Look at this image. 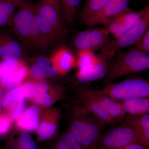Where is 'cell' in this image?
Wrapping results in <instances>:
<instances>
[{
  "label": "cell",
  "instance_id": "33",
  "mask_svg": "<svg viewBox=\"0 0 149 149\" xmlns=\"http://www.w3.org/2000/svg\"><path fill=\"white\" fill-rule=\"evenodd\" d=\"M10 117L5 115L0 116V134L5 135L8 133L11 126Z\"/></svg>",
  "mask_w": 149,
  "mask_h": 149
},
{
  "label": "cell",
  "instance_id": "13",
  "mask_svg": "<svg viewBox=\"0 0 149 149\" xmlns=\"http://www.w3.org/2000/svg\"><path fill=\"white\" fill-rule=\"evenodd\" d=\"M83 96L86 109L107 125L115 124L98 99L96 97L93 92V88L87 89Z\"/></svg>",
  "mask_w": 149,
  "mask_h": 149
},
{
  "label": "cell",
  "instance_id": "4",
  "mask_svg": "<svg viewBox=\"0 0 149 149\" xmlns=\"http://www.w3.org/2000/svg\"><path fill=\"white\" fill-rule=\"evenodd\" d=\"M106 125L86 109L84 117L72 122L71 132L84 149H95Z\"/></svg>",
  "mask_w": 149,
  "mask_h": 149
},
{
  "label": "cell",
  "instance_id": "9",
  "mask_svg": "<svg viewBox=\"0 0 149 149\" xmlns=\"http://www.w3.org/2000/svg\"><path fill=\"white\" fill-rule=\"evenodd\" d=\"M130 0H110L99 13L84 24L88 28L103 24L121 14L133 10L129 7Z\"/></svg>",
  "mask_w": 149,
  "mask_h": 149
},
{
  "label": "cell",
  "instance_id": "30",
  "mask_svg": "<svg viewBox=\"0 0 149 149\" xmlns=\"http://www.w3.org/2000/svg\"><path fill=\"white\" fill-rule=\"evenodd\" d=\"M26 107V103L24 102H12L8 108L9 116L11 119H16L21 115Z\"/></svg>",
  "mask_w": 149,
  "mask_h": 149
},
{
  "label": "cell",
  "instance_id": "2",
  "mask_svg": "<svg viewBox=\"0 0 149 149\" xmlns=\"http://www.w3.org/2000/svg\"><path fill=\"white\" fill-rule=\"evenodd\" d=\"M148 69L149 55L134 47L115 54L104 80L107 85L123 76Z\"/></svg>",
  "mask_w": 149,
  "mask_h": 149
},
{
  "label": "cell",
  "instance_id": "40",
  "mask_svg": "<svg viewBox=\"0 0 149 149\" xmlns=\"http://www.w3.org/2000/svg\"><path fill=\"white\" fill-rule=\"evenodd\" d=\"M1 102H0V113L1 112Z\"/></svg>",
  "mask_w": 149,
  "mask_h": 149
},
{
  "label": "cell",
  "instance_id": "16",
  "mask_svg": "<svg viewBox=\"0 0 149 149\" xmlns=\"http://www.w3.org/2000/svg\"><path fill=\"white\" fill-rule=\"evenodd\" d=\"M122 103L126 115L149 114V97L129 99Z\"/></svg>",
  "mask_w": 149,
  "mask_h": 149
},
{
  "label": "cell",
  "instance_id": "7",
  "mask_svg": "<svg viewBox=\"0 0 149 149\" xmlns=\"http://www.w3.org/2000/svg\"><path fill=\"white\" fill-rule=\"evenodd\" d=\"M145 145L143 141L131 127L124 123L102 133L97 148L104 149H119L130 144Z\"/></svg>",
  "mask_w": 149,
  "mask_h": 149
},
{
  "label": "cell",
  "instance_id": "5",
  "mask_svg": "<svg viewBox=\"0 0 149 149\" xmlns=\"http://www.w3.org/2000/svg\"><path fill=\"white\" fill-rule=\"evenodd\" d=\"M101 90L121 101L149 97V81L140 78H129L118 83L107 84Z\"/></svg>",
  "mask_w": 149,
  "mask_h": 149
},
{
  "label": "cell",
  "instance_id": "26",
  "mask_svg": "<svg viewBox=\"0 0 149 149\" xmlns=\"http://www.w3.org/2000/svg\"><path fill=\"white\" fill-rule=\"evenodd\" d=\"M58 73L54 66H52L48 69L43 68L37 65H33L30 70V74L34 79L41 80L45 77L56 76Z\"/></svg>",
  "mask_w": 149,
  "mask_h": 149
},
{
  "label": "cell",
  "instance_id": "3",
  "mask_svg": "<svg viewBox=\"0 0 149 149\" xmlns=\"http://www.w3.org/2000/svg\"><path fill=\"white\" fill-rule=\"evenodd\" d=\"M35 6L36 19L43 37L49 47L55 45L66 32L62 13L42 1Z\"/></svg>",
  "mask_w": 149,
  "mask_h": 149
},
{
  "label": "cell",
  "instance_id": "28",
  "mask_svg": "<svg viewBox=\"0 0 149 149\" xmlns=\"http://www.w3.org/2000/svg\"><path fill=\"white\" fill-rule=\"evenodd\" d=\"M56 129L54 124L46 122H42L37 129V135L39 138L42 140L48 139L55 133Z\"/></svg>",
  "mask_w": 149,
  "mask_h": 149
},
{
  "label": "cell",
  "instance_id": "35",
  "mask_svg": "<svg viewBox=\"0 0 149 149\" xmlns=\"http://www.w3.org/2000/svg\"><path fill=\"white\" fill-rule=\"evenodd\" d=\"M24 96L27 98H30L32 97L34 93V86L32 83L27 82L24 83L22 86Z\"/></svg>",
  "mask_w": 149,
  "mask_h": 149
},
{
  "label": "cell",
  "instance_id": "36",
  "mask_svg": "<svg viewBox=\"0 0 149 149\" xmlns=\"http://www.w3.org/2000/svg\"><path fill=\"white\" fill-rule=\"evenodd\" d=\"M119 149H149L148 147L141 144H130Z\"/></svg>",
  "mask_w": 149,
  "mask_h": 149
},
{
  "label": "cell",
  "instance_id": "22",
  "mask_svg": "<svg viewBox=\"0 0 149 149\" xmlns=\"http://www.w3.org/2000/svg\"><path fill=\"white\" fill-rule=\"evenodd\" d=\"M76 64L78 71L87 69L95 64L98 58V55L91 50H81L76 52Z\"/></svg>",
  "mask_w": 149,
  "mask_h": 149
},
{
  "label": "cell",
  "instance_id": "14",
  "mask_svg": "<svg viewBox=\"0 0 149 149\" xmlns=\"http://www.w3.org/2000/svg\"><path fill=\"white\" fill-rule=\"evenodd\" d=\"M122 122L131 127L149 148V114H127Z\"/></svg>",
  "mask_w": 149,
  "mask_h": 149
},
{
  "label": "cell",
  "instance_id": "32",
  "mask_svg": "<svg viewBox=\"0 0 149 149\" xmlns=\"http://www.w3.org/2000/svg\"><path fill=\"white\" fill-rule=\"evenodd\" d=\"M134 46L139 50L149 55V28Z\"/></svg>",
  "mask_w": 149,
  "mask_h": 149
},
{
  "label": "cell",
  "instance_id": "12",
  "mask_svg": "<svg viewBox=\"0 0 149 149\" xmlns=\"http://www.w3.org/2000/svg\"><path fill=\"white\" fill-rule=\"evenodd\" d=\"M93 92L115 123L122 122L126 116L122 101L114 99L101 90L93 88Z\"/></svg>",
  "mask_w": 149,
  "mask_h": 149
},
{
  "label": "cell",
  "instance_id": "18",
  "mask_svg": "<svg viewBox=\"0 0 149 149\" xmlns=\"http://www.w3.org/2000/svg\"><path fill=\"white\" fill-rule=\"evenodd\" d=\"M110 0H86L80 13V19L83 24L99 13Z\"/></svg>",
  "mask_w": 149,
  "mask_h": 149
},
{
  "label": "cell",
  "instance_id": "21",
  "mask_svg": "<svg viewBox=\"0 0 149 149\" xmlns=\"http://www.w3.org/2000/svg\"><path fill=\"white\" fill-rule=\"evenodd\" d=\"M27 69L24 65L16 72L8 74L0 80V85L6 89H12L19 85L27 74Z\"/></svg>",
  "mask_w": 149,
  "mask_h": 149
},
{
  "label": "cell",
  "instance_id": "38",
  "mask_svg": "<svg viewBox=\"0 0 149 149\" xmlns=\"http://www.w3.org/2000/svg\"><path fill=\"white\" fill-rule=\"evenodd\" d=\"M16 5L17 8L25 2V0H9Z\"/></svg>",
  "mask_w": 149,
  "mask_h": 149
},
{
  "label": "cell",
  "instance_id": "8",
  "mask_svg": "<svg viewBox=\"0 0 149 149\" xmlns=\"http://www.w3.org/2000/svg\"><path fill=\"white\" fill-rule=\"evenodd\" d=\"M109 32L105 28H89L77 33L73 40V45L76 52L81 50L100 51L111 40Z\"/></svg>",
  "mask_w": 149,
  "mask_h": 149
},
{
  "label": "cell",
  "instance_id": "19",
  "mask_svg": "<svg viewBox=\"0 0 149 149\" xmlns=\"http://www.w3.org/2000/svg\"><path fill=\"white\" fill-rule=\"evenodd\" d=\"M40 118V110L36 106L31 107L27 110L24 116L22 117L17 122L19 128L32 132L38 128Z\"/></svg>",
  "mask_w": 149,
  "mask_h": 149
},
{
  "label": "cell",
  "instance_id": "31",
  "mask_svg": "<svg viewBox=\"0 0 149 149\" xmlns=\"http://www.w3.org/2000/svg\"><path fill=\"white\" fill-rule=\"evenodd\" d=\"M5 96L8 98L11 103L12 102H23L25 97L22 88L19 87H17L10 91H8Z\"/></svg>",
  "mask_w": 149,
  "mask_h": 149
},
{
  "label": "cell",
  "instance_id": "10",
  "mask_svg": "<svg viewBox=\"0 0 149 149\" xmlns=\"http://www.w3.org/2000/svg\"><path fill=\"white\" fill-rule=\"evenodd\" d=\"M95 64L83 70L78 71L76 78L79 83H86L104 78L107 74L112 56L101 52Z\"/></svg>",
  "mask_w": 149,
  "mask_h": 149
},
{
  "label": "cell",
  "instance_id": "29",
  "mask_svg": "<svg viewBox=\"0 0 149 149\" xmlns=\"http://www.w3.org/2000/svg\"><path fill=\"white\" fill-rule=\"evenodd\" d=\"M16 149H37V144L32 137L27 133H23L17 141Z\"/></svg>",
  "mask_w": 149,
  "mask_h": 149
},
{
  "label": "cell",
  "instance_id": "17",
  "mask_svg": "<svg viewBox=\"0 0 149 149\" xmlns=\"http://www.w3.org/2000/svg\"><path fill=\"white\" fill-rule=\"evenodd\" d=\"M65 24L69 26L75 22L81 3V0H58Z\"/></svg>",
  "mask_w": 149,
  "mask_h": 149
},
{
  "label": "cell",
  "instance_id": "11",
  "mask_svg": "<svg viewBox=\"0 0 149 149\" xmlns=\"http://www.w3.org/2000/svg\"><path fill=\"white\" fill-rule=\"evenodd\" d=\"M24 49L10 32L0 30V58L2 60H18L25 56Z\"/></svg>",
  "mask_w": 149,
  "mask_h": 149
},
{
  "label": "cell",
  "instance_id": "34",
  "mask_svg": "<svg viewBox=\"0 0 149 149\" xmlns=\"http://www.w3.org/2000/svg\"><path fill=\"white\" fill-rule=\"evenodd\" d=\"M37 65L43 68L48 69L52 67L50 59L45 56H40L36 60Z\"/></svg>",
  "mask_w": 149,
  "mask_h": 149
},
{
  "label": "cell",
  "instance_id": "6",
  "mask_svg": "<svg viewBox=\"0 0 149 149\" xmlns=\"http://www.w3.org/2000/svg\"><path fill=\"white\" fill-rule=\"evenodd\" d=\"M144 7L145 12L141 18L120 38L111 40L101 52L114 56L120 50L134 46L139 42L149 28V4Z\"/></svg>",
  "mask_w": 149,
  "mask_h": 149
},
{
  "label": "cell",
  "instance_id": "20",
  "mask_svg": "<svg viewBox=\"0 0 149 149\" xmlns=\"http://www.w3.org/2000/svg\"><path fill=\"white\" fill-rule=\"evenodd\" d=\"M49 85L47 82L41 81L34 86L33 97L36 103L48 107L52 105L53 100L50 96L47 94Z\"/></svg>",
  "mask_w": 149,
  "mask_h": 149
},
{
  "label": "cell",
  "instance_id": "23",
  "mask_svg": "<svg viewBox=\"0 0 149 149\" xmlns=\"http://www.w3.org/2000/svg\"><path fill=\"white\" fill-rule=\"evenodd\" d=\"M145 7L139 10L126 12L115 17L125 28L126 31L133 26L143 15Z\"/></svg>",
  "mask_w": 149,
  "mask_h": 149
},
{
  "label": "cell",
  "instance_id": "25",
  "mask_svg": "<svg viewBox=\"0 0 149 149\" xmlns=\"http://www.w3.org/2000/svg\"><path fill=\"white\" fill-rule=\"evenodd\" d=\"M24 66L22 60H2L0 61V80L8 74L16 72Z\"/></svg>",
  "mask_w": 149,
  "mask_h": 149
},
{
  "label": "cell",
  "instance_id": "41",
  "mask_svg": "<svg viewBox=\"0 0 149 149\" xmlns=\"http://www.w3.org/2000/svg\"><path fill=\"white\" fill-rule=\"evenodd\" d=\"M95 149H104L102 148H95Z\"/></svg>",
  "mask_w": 149,
  "mask_h": 149
},
{
  "label": "cell",
  "instance_id": "39",
  "mask_svg": "<svg viewBox=\"0 0 149 149\" xmlns=\"http://www.w3.org/2000/svg\"><path fill=\"white\" fill-rule=\"evenodd\" d=\"M2 91L1 89L0 88V98L2 96Z\"/></svg>",
  "mask_w": 149,
  "mask_h": 149
},
{
  "label": "cell",
  "instance_id": "37",
  "mask_svg": "<svg viewBox=\"0 0 149 149\" xmlns=\"http://www.w3.org/2000/svg\"><path fill=\"white\" fill-rule=\"evenodd\" d=\"M41 1L52 5L56 8L62 12L61 8L58 0H41Z\"/></svg>",
  "mask_w": 149,
  "mask_h": 149
},
{
  "label": "cell",
  "instance_id": "15",
  "mask_svg": "<svg viewBox=\"0 0 149 149\" xmlns=\"http://www.w3.org/2000/svg\"><path fill=\"white\" fill-rule=\"evenodd\" d=\"M51 62L63 73L68 72L76 65V57L71 51L65 46L58 47L52 54L50 58Z\"/></svg>",
  "mask_w": 149,
  "mask_h": 149
},
{
  "label": "cell",
  "instance_id": "24",
  "mask_svg": "<svg viewBox=\"0 0 149 149\" xmlns=\"http://www.w3.org/2000/svg\"><path fill=\"white\" fill-rule=\"evenodd\" d=\"M56 149H85L77 141L71 131L65 133L59 139Z\"/></svg>",
  "mask_w": 149,
  "mask_h": 149
},
{
  "label": "cell",
  "instance_id": "1",
  "mask_svg": "<svg viewBox=\"0 0 149 149\" xmlns=\"http://www.w3.org/2000/svg\"><path fill=\"white\" fill-rule=\"evenodd\" d=\"M17 8L10 27L24 49L32 52L47 50L50 47L37 23L35 4L25 1Z\"/></svg>",
  "mask_w": 149,
  "mask_h": 149
},
{
  "label": "cell",
  "instance_id": "27",
  "mask_svg": "<svg viewBox=\"0 0 149 149\" xmlns=\"http://www.w3.org/2000/svg\"><path fill=\"white\" fill-rule=\"evenodd\" d=\"M103 25L115 40L120 38L126 32L125 28L116 17L107 21Z\"/></svg>",
  "mask_w": 149,
  "mask_h": 149
}]
</instances>
